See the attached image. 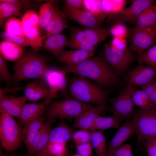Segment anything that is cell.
I'll list each match as a JSON object with an SVG mask.
<instances>
[{"label": "cell", "mask_w": 156, "mask_h": 156, "mask_svg": "<svg viewBox=\"0 0 156 156\" xmlns=\"http://www.w3.org/2000/svg\"><path fill=\"white\" fill-rule=\"evenodd\" d=\"M62 11L65 18L87 27H101V21L89 11L66 6Z\"/></svg>", "instance_id": "13"}, {"label": "cell", "mask_w": 156, "mask_h": 156, "mask_svg": "<svg viewBox=\"0 0 156 156\" xmlns=\"http://www.w3.org/2000/svg\"><path fill=\"white\" fill-rule=\"evenodd\" d=\"M135 90L133 86L128 84L116 97L109 101L111 105V111L122 120L131 119L135 111L132 98Z\"/></svg>", "instance_id": "7"}, {"label": "cell", "mask_w": 156, "mask_h": 156, "mask_svg": "<svg viewBox=\"0 0 156 156\" xmlns=\"http://www.w3.org/2000/svg\"><path fill=\"white\" fill-rule=\"evenodd\" d=\"M107 109L108 108L103 106L93 107L75 118L73 127L92 131L96 117L100 114L104 113Z\"/></svg>", "instance_id": "16"}, {"label": "cell", "mask_w": 156, "mask_h": 156, "mask_svg": "<svg viewBox=\"0 0 156 156\" xmlns=\"http://www.w3.org/2000/svg\"><path fill=\"white\" fill-rule=\"evenodd\" d=\"M21 22L24 29H28L38 27V15L34 10L27 11L22 16Z\"/></svg>", "instance_id": "38"}, {"label": "cell", "mask_w": 156, "mask_h": 156, "mask_svg": "<svg viewBox=\"0 0 156 156\" xmlns=\"http://www.w3.org/2000/svg\"><path fill=\"white\" fill-rule=\"evenodd\" d=\"M147 156H148V155Z\"/></svg>", "instance_id": "57"}, {"label": "cell", "mask_w": 156, "mask_h": 156, "mask_svg": "<svg viewBox=\"0 0 156 156\" xmlns=\"http://www.w3.org/2000/svg\"><path fill=\"white\" fill-rule=\"evenodd\" d=\"M46 105L44 101L41 103L25 104L18 118V124L23 128L30 122L43 116Z\"/></svg>", "instance_id": "15"}, {"label": "cell", "mask_w": 156, "mask_h": 156, "mask_svg": "<svg viewBox=\"0 0 156 156\" xmlns=\"http://www.w3.org/2000/svg\"><path fill=\"white\" fill-rule=\"evenodd\" d=\"M65 18L62 11L55 5L53 16L44 30L46 38L60 34L64 29H68Z\"/></svg>", "instance_id": "20"}, {"label": "cell", "mask_w": 156, "mask_h": 156, "mask_svg": "<svg viewBox=\"0 0 156 156\" xmlns=\"http://www.w3.org/2000/svg\"><path fill=\"white\" fill-rule=\"evenodd\" d=\"M0 37L3 40L13 42L21 47L29 46L28 42L25 37L12 34L5 31L0 34Z\"/></svg>", "instance_id": "42"}, {"label": "cell", "mask_w": 156, "mask_h": 156, "mask_svg": "<svg viewBox=\"0 0 156 156\" xmlns=\"http://www.w3.org/2000/svg\"><path fill=\"white\" fill-rule=\"evenodd\" d=\"M70 156H82L79 154L77 153H76L74 154L73 155H72Z\"/></svg>", "instance_id": "54"}, {"label": "cell", "mask_w": 156, "mask_h": 156, "mask_svg": "<svg viewBox=\"0 0 156 156\" xmlns=\"http://www.w3.org/2000/svg\"><path fill=\"white\" fill-rule=\"evenodd\" d=\"M0 80L6 83L13 80L12 75H11L8 66L5 59L0 55Z\"/></svg>", "instance_id": "43"}, {"label": "cell", "mask_w": 156, "mask_h": 156, "mask_svg": "<svg viewBox=\"0 0 156 156\" xmlns=\"http://www.w3.org/2000/svg\"><path fill=\"white\" fill-rule=\"evenodd\" d=\"M0 139L1 146L12 151L22 147V128L12 116L0 109Z\"/></svg>", "instance_id": "5"}, {"label": "cell", "mask_w": 156, "mask_h": 156, "mask_svg": "<svg viewBox=\"0 0 156 156\" xmlns=\"http://www.w3.org/2000/svg\"><path fill=\"white\" fill-rule=\"evenodd\" d=\"M139 64H146L156 68V44L137 55Z\"/></svg>", "instance_id": "35"}, {"label": "cell", "mask_w": 156, "mask_h": 156, "mask_svg": "<svg viewBox=\"0 0 156 156\" xmlns=\"http://www.w3.org/2000/svg\"><path fill=\"white\" fill-rule=\"evenodd\" d=\"M126 2L124 0H102L103 12L106 16L115 14L124 8Z\"/></svg>", "instance_id": "34"}, {"label": "cell", "mask_w": 156, "mask_h": 156, "mask_svg": "<svg viewBox=\"0 0 156 156\" xmlns=\"http://www.w3.org/2000/svg\"><path fill=\"white\" fill-rule=\"evenodd\" d=\"M133 143L122 145L114 152V156H135L132 151Z\"/></svg>", "instance_id": "45"}, {"label": "cell", "mask_w": 156, "mask_h": 156, "mask_svg": "<svg viewBox=\"0 0 156 156\" xmlns=\"http://www.w3.org/2000/svg\"><path fill=\"white\" fill-rule=\"evenodd\" d=\"M67 36L59 34L46 38L44 43V48L57 58L68 46Z\"/></svg>", "instance_id": "22"}, {"label": "cell", "mask_w": 156, "mask_h": 156, "mask_svg": "<svg viewBox=\"0 0 156 156\" xmlns=\"http://www.w3.org/2000/svg\"><path fill=\"white\" fill-rule=\"evenodd\" d=\"M156 27V6L152 5L140 13L135 23L137 27Z\"/></svg>", "instance_id": "25"}, {"label": "cell", "mask_w": 156, "mask_h": 156, "mask_svg": "<svg viewBox=\"0 0 156 156\" xmlns=\"http://www.w3.org/2000/svg\"><path fill=\"white\" fill-rule=\"evenodd\" d=\"M90 142L97 156H105L107 148L106 138L101 131H92Z\"/></svg>", "instance_id": "31"}, {"label": "cell", "mask_w": 156, "mask_h": 156, "mask_svg": "<svg viewBox=\"0 0 156 156\" xmlns=\"http://www.w3.org/2000/svg\"><path fill=\"white\" fill-rule=\"evenodd\" d=\"M11 156H18L16 155H11ZM29 156V155H26V156Z\"/></svg>", "instance_id": "56"}, {"label": "cell", "mask_w": 156, "mask_h": 156, "mask_svg": "<svg viewBox=\"0 0 156 156\" xmlns=\"http://www.w3.org/2000/svg\"><path fill=\"white\" fill-rule=\"evenodd\" d=\"M153 0H136L129 7L124 8L115 14L109 15L114 24L125 23L135 24L142 12L148 7L153 5Z\"/></svg>", "instance_id": "11"}, {"label": "cell", "mask_w": 156, "mask_h": 156, "mask_svg": "<svg viewBox=\"0 0 156 156\" xmlns=\"http://www.w3.org/2000/svg\"><path fill=\"white\" fill-rule=\"evenodd\" d=\"M149 98L154 105L156 107V88L153 94L150 96Z\"/></svg>", "instance_id": "53"}, {"label": "cell", "mask_w": 156, "mask_h": 156, "mask_svg": "<svg viewBox=\"0 0 156 156\" xmlns=\"http://www.w3.org/2000/svg\"><path fill=\"white\" fill-rule=\"evenodd\" d=\"M156 44V27H135L130 34V48L137 55Z\"/></svg>", "instance_id": "9"}, {"label": "cell", "mask_w": 156, "mask_h": 156, "mask_svg": "<svg viewBox=\"0 0 156 156\" xmlns=\"http://www.w3.org/2000/svg\"><path fill=\"white\" fill-rule=\"evenodd\" d=\"M66 73L63 68L59 69L49 67L46 71L43 78L48 85L49 92L48 97L44 101L46 105L51 103L59 91L67 95Z\"/></svg>", "instance_id": "10"}, {"label": "cell", "mask_w": 156, "mask_h": 156, "mask_svg": "<svg viewBox=\"0 0 156 156\" xmlns=\"http://www.w3.org/2000/svg\"><path fill=\"white\" fill-rule=\"evenodd\" d=\"M110 45L114 49L120 51H124L127 48L125 38L120 37H114Z\"/></svg>", "instance_id": "47"}, {"label": "cell", "mask_w": 156, "mask_h": 156, "mask_svg": "<svg viewBox=\"0 0 156 156\" xmlns=\"http://www.w3.org/2000/svg\"><path fill=\"white\" fill-rule=\"evenodd\" d=\"M48 86L40 80L28 84L24 88V94L27 100L35 101L42 98L46 99L49 94Z\"/></svg>", "instance_id": "18"}, {"label": "cell", "mask_w": 156, "mask_h": 156, "mask_svg": "<svg viewBox=\"0 0 156 156\" xmlns=\"http://www.w3.org/2000/svg\"><path fill=\"white\" fill-rule=\"evenodd\" d=\"M63 69L66 73L90 79L100 86L106 88L115 86L119 80L105 57L101 56H92L78 64Z\"/></svg>", "instance_id": "1"}, {"label": "cell", "mask_w": 156, "mask_h": 156, "mask_svg": "<svg viewBox=\"0 0 156 156\" xmlns=\"http://www.w3.org/2000/svg\"><path fill=\"white\" fill-rule=\"evenodd\" d=\"M45 118L43 116L34 120L22 128V136L27 150H30L35 137L40 130Z\"/></svg>", "instance_id": "23"}, {"label": "cell", "mask_w": 156, "mask_h": 156, "mask_svg": "<svg viewBox=\"0 0 156 156\" xmlns=\"http://www.w3.org/2000/svg\"><path fill=\"white\" fill-rule=\"evenodd\" d=\"M70 32V39L68 40V46L71 44L79 42L88 41L83 30V29L77 27H69Z\"/></svg>", "instance_id": "41"}, {"label": "cell", "mask_w": 156, "mask_h": 156, "mask_svg": "<svg viewBox=\"0 0 156 156\" xmlns=\"http://www.w3.org/2000/svg\"><path fill=\"white\" fill-rule=\"evenodd\" d=\"M131 120L137 135L138 144L156 137V107L135 111Z\"/></svg>", "instance_id": "6"}, {"label": "cell", "mask_w": 156, "mask_h": 156, "mask_svg": "<svg viewBox=\"0 0 156 156\" xmlns=\"http://www.w3.org/2000/svg\"><path fill=\"white\" fill-rule=\"evenodd\" d=\"M0 156H7L6 155H4L2 151L0 150Z\"/></svg>", "instance_id": "55"}, {"label": "cell", "mask_w": 156, "mask_h": 156, "mask_svg": "<svg viewBox=\"0 0 156 156\" xmlns=\"http://www.w3.org/2000/svg\"><path fill=\"white\" fill-rule=\"evenodd\" d=\"M65 6L70 8L82 10L83 7V0H64Z\"/></svg>", "instance_id": "50"}, {"label": "cell", "mask_w": 156, "mask_h": 156, "mask_svg": "<svg viewBox=\"0 0 156 156\" xmlns=\"http://www.w3.org/2000/svg\"><path fill=\"white\" fill-rule=\"evenodd\" d=\"M101 87L87 78L78 76L70 81L68 89L73 98L79 101L108 108L107 93Z\"/></svg>", "instance_id": "2"}, {"label": "cell", "mask_w": 156, "mask_h": 156, "mask_svg": "<svg viewBox=\"0 0 156 156\" xmlns=\"http://www.w3.org/2000/svg\"><path fill=\"white\" fill-rule=\"evenodd\" d=\"M142 90L149 97L156 88V80L140 86Z\"/></svg>", "instance_id": "51"}, {"label": "cell", "mask_w": 156, "mask_h": 156, "mask_svg": "<svg viewBox=\"0 0 156 156\" xmlns=\"http://www.w3.org/2000/svg\"><path fill=\"white\" fill-rule=\"evenodd\" d=\"M91 135L89 130L81 129L74 132L72 139L76 145L81 144L90 142Z\"/></svg>", "instance_id": "40"}, {"label": "cell", "mask_w": 156, "mask_h": 156, "mask_svg": "<svg viewBox=\"0 0 156 156\" xmlns=\"http://www.w3.org/2000/svg\"><path fill=\"white\" fill-rule=\"evenodd\" d=\"M55 12V5L52 1H50L43 4L40 7L38 14V27L41 32L44 30L51 20Z\"/></svg>", "instance_id": "26"}, {"label": "cell", "mask_w": 156, "mask_h": 156, "mask_svg": "<svg viewBox=\"0 0 156 156\" xmlns=\"http://www.w3.org/2000/svg\"><path fill=\"white\" fill-rule=\"evenodd\" d=\"M5 1L13 3L19 6L21 9L23 8H29L31 6V1L25 0H5Z\"/></svg>", "instance_id": "52"}, {"label": "cell", "mask_w": 156, "mask_h": 156, "mask_svg": "<svg viewBox=\"0 0 156 156\" xmlns=\"http://www.w3.org/2000/svg\"><path fill=\"white\" fill-rule=\"evenodd\" d=\"M66 143L48 144L36 156H65Z\"/></svg>", "instance_id": "32"}, {"label": "cell", "mask_w": 156, "mask_h": 156, "mask_svg": "<svg viewBox=\"0 0 156 156\" xmlns=\"http://www.w3.org/2000/svg\"><path fill=\"white\" fill-rule=\"evenodd\" d=\"M49 59L36 52L25 54L16 62L13 80L16 82L28 79H40L49 68Z\"/></svg>", "instance_id": "3"}, {"label": "cell", "mask_w": 156, "mask_h": 156, "mask_svg": "<svg viewBox=\"0 0 156 156\" xmlns=\"http://www.w3.org/2000/svg\"><path fill=\"white\" fill-rule=\"evenodd\" d=\"M27 100L24 96H15L6 94H0V109L18 118Z\"/></svg>", "instance_id": "17"}, {"label": "cell", "mask_w": 156, "mask_h": 156, "mask_svg": "<svg viewBox=\"0 0 156 156\" xmlns=\"http://www.w3.org/2000/svg\"><path fill=\"white\" fill-rule=\"evenodd\" d=\"M76 146L77 153L82 156H92V146L91 142Z\"/></svg>", "instance_id": "48"}, {"label": "cell", "mask_w": 156, "mask_h": 156, "mask_svg": "<svg viewBox=\"0 0 156 156\" xmlns=\"http://www.w3.org/2000/svg\"><path fill=\"white\" fill-rule=\"evenodd\" d=\"M21 8L18 5L5 1L0 0V25L1 27L5 19L11 16L21 15Z\"/></svg>", "instance_id": "30"}, {"label": "cell", "mask_w": 156, "mask_h": 156, "mask_svg": "<svg viewBox=\"0 0 156 156\" xmlns=\"http://www.w3.org/2000/svg\"><path fill=\"white\" fill-rule=\"evenodd\" d=\"M110 33L114 37H120L126 38L128 35V30L127 26L122 23H118L111 28Z\"/></svg>", "instance_id": "44"}, {"label": "cell", "mask_w": 156, "mask_h": 156, "mask_svg": "<svg viewBox=\"0 0 156 156\" xmlns=\"http://www.w3.org/2000/svg\"><path fill=\"white\" fill-rule=\"evenodd\" d=\"M134 105L144 109H151L155 107L151 101L149 97L142 90H135L132 96Z\"/></svg>", "instance_id": "36"}, {"label": "cell", "mask_w": 156, "mask_h": 156, "mask_svg": "<svg viewBox=\"0 0 156 156\" xmlns=\"http://www.w3.org/2000/svg\"><path fill=\"white\" fill-rule=\"evenodd\" d=\"M104 49L105 59L118 77L123 75L136 59L128 48L120 51L112 48L109 44H105Z\"/></svg>", "instance_id": "8"}, {"label": "cell", "mask_w": 156, "mask_h": 156, "mask_svg": "<svg viewBox=\"0 0 156 156\" xmlns=\"http://www.w3.org/2000/svg\"><path fill=\"white\" fill-rule=\"evenodd\" d=\"M0 53L4 59L17 61L23 55L22 47L11 41L3 40L0 43Z\"/></svg>", "instance_id": "24"}, {"label": "cell", "mask_w": 156, "mask_h": 156, "mask_svg": "<svg viewBox=\"0 0 156 156\" xmlns=\"http://www.w3.org/2000/svg\"><path fill=\"white\" fill-rule=\"evenodd\" d=\"M125 79L128 84L141 86L156 80V68L139 64L128 72Z\"/></svg>", "instance_id": "12"}, {"label": "cell", "mask_w": 156, "mask_h": 156, "mask_svg": "<svg viewBox=\"0 0 156 156\" xmlns=\"http://www.w3.org/2000/svg\"><path fill=\"white\" fill-rule=\"evenodd\" d=\"M83 30L88 42L96 47L106 39L109 34L107 29L101 27H86Z\"/></svg>", "instance_id": "27"}, {"label": "cell", "mask_w": 156, "mask_h": 156, "mask_svg": "<svg viewBox=\"0 0 156 156\" xmlns=\"http://www.w3.org/2000/svg\"><path fill=\"white\" fill-rule=\"evenodd\" d=\"M49 104L45 108V118H58L61 120L75 118L93 107L91 104L68 97L63 100L51 101Z\"/></svg>", "instance_id": "4"}, {"label": "cell", "mask_w": 156, "mask_h": 156, "mask_svg": "<svg viewBox=\"0 0 156 156\" xmlns=\"http://www.w3.org/2000/svg\"><path fill=\"white\" fill-rule=\"evenodd\" d=\"M74 132L73 128L66 124L63 120H61L56 127L51 129L47 144L55 143H66L72 139Z\"/></svg>", "instance_id": "21"}, {"label": "cell", "mask_w": 156, "mask_h": 156, "mask_svg": "<svg viewBox=\"0 0 156 156\" xmlns=\"http://www.w3.org/2000/svg\"><path fill=\"white\" fill-rule=\"evenodd\" d=\"M49 118L44 122L41 129L40 134L37 145L33 151L32 155H36L45 147L48 140L50 132L51 130V125L53 120Z\"/></svg>", "instance_id": "33"}, {"label": "cell", "mask_w": 156, "mask_h": 156, "mask_svg": "<svg viewBox=\"0 0 156 156\" xmlns=\"http://www.w3.org/2000/svg\"><path fill=\"white\" fill-rule=\"evenodd\" d=\"M136 134L131 119L126 120L120 127L109 143L105 156H112L115 151L129 138Z\"/></svg>", "instance_id": "14"}, {"label": "cell", "mask_w": 156, "mask_h": 156, "mask_svg": "<svg viewBox=\"0 0 156 156\" xmlns=\"http://www.w3.org/2000/svg\"><path fill=\"white\" fill-rule=\"evenodd\" d=\"M72 49L82 50L94 53L96 47L93 46L88 42H79L70 44L68 45Z\"/></svg>", "instance_id": "46"}, {"label": "cell", "mask_w": 156, "mask_h": 156, "mask_svg": "<svg viewBox=\"0 0 156 156\" xmlns=\"http://www.w3.org/2000/svg\"><path fill=\"white\" fill-rule=\"evenodd\" d=\"M5 31L9 33L25 37L21 21L14 17L9 18L5 24Z\"/></svg>", "instance_id": "37"}, {"label": "cell", "mask_w": 156, "mask_h": 156, "mask_svg": "<svg viewBox=\"0 0 156 156\" xmlns=\"http://www.w3.org/2000/svg\"><path fill=\"white\" fill-rule=\"evenodd\" d=\"M25 37L28 42L29 46L35 52L40 50L43 46L42 41L46 36H42L38 27L28 29H24Z\"/></svg>", "instance_id": "29"}, {"label": "cell", "mask_w": 156, "mask_h": 156, "mask_svg": "<svg viewBox=\"0 0 156 156\" xmlns=\"http://www.w3.org/2000/svg\"><path fill=\"white\" fill-rule=\"evenodd\" d=\"M94 53L80 49L63 51L56 58L58 61L65 64L66 66L78 64L87 59L93 56Z\"/></svg>", "instance_id": "19"}, {"label": "cell", "mask_w": 156, "mask_h": 156, "mask_svg": "<svg viewBox=\"0 0 156 156\" xmlns=\"http://www.w3.org/2000/svg\"><path fill=\"white\" fill-rule=\"evenodd\" d=\"M122 120L119 117L114 115L108 117L98 116L95 119L92 131L104 130L110 128L118 129L120 124Z\"/></svg>", "instance_id": "28"}, {"label": "cell", "mask_w": 156, "mask_h": 156, "mask_svg": "<svg viewBox=\"0 0 156 156\" xmlns=\"http://www.w3.org/2000/svg\"><path fill=\"white\" fill-rule=\"evenodd\" d=\"M148 156H156V137L145 142L143 145Z\"/></svg>", "instance_id": "49"}, {"label": "cell", "mask_w": 156, "mask_h": 156, "mask_svg": "<svg viewBox=\"0 0 156 156\" xmlns=\"http://www.w3.org/2000/svg\"><path fill=\"white\" fill-rule=\"evenodd\" d=\"M83 7L86 10L92 13L100 21L106 16L102 8L101 0H83Z\"/></svg>", "instance_id": "39"}]
</instances>
